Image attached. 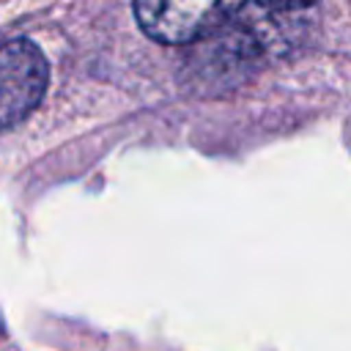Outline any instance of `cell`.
Masks as SVG:
<instances>
[{
	"label": "cell",
	"instance_id": "6da1fadb",
	"mask_svg": "<svg viewBox=\"0 0 351 351\" xmlns=\"http://www.w3.org/2000/svg\"><path fill=\"white\" fill-rule=\"evenodd\" d=\"M247 0H134V16L159 44H192L222 27Z\"/></svg>",
	"mask_w": 351,
	"mask_h": 351
},
{
	"label": "cell",
	"instance_id": "7a4b0ae2",
	"mask_svg": "<svg viewBox=\"0 0 351 351\" xmlns=\"http://www.w3.org/2000/svg\"><path fill=\"white\" fill-rule=\"evenodd\" d=\"M47 60L33 41H8L0 47V132L33 112L47 90Z\"/></svg>",
	"mask_w": 351,
	"mask_h": 351
},
{
	"label": "cell",
	"instance_id": "3957f363",
	"mask_svg": "<svg viewBox=\"0 0 351 351\" xmlns=\"http://www.w3.org/2000/svg\"><path fill=\"white\" fill-rule=\"evenodd\" d=\"M258 3L271 11H304V8L315 5L318 0H258Z\"/></svg>",
	"mask_w": 351,
	"mask_h": 351
}]
</instances>
